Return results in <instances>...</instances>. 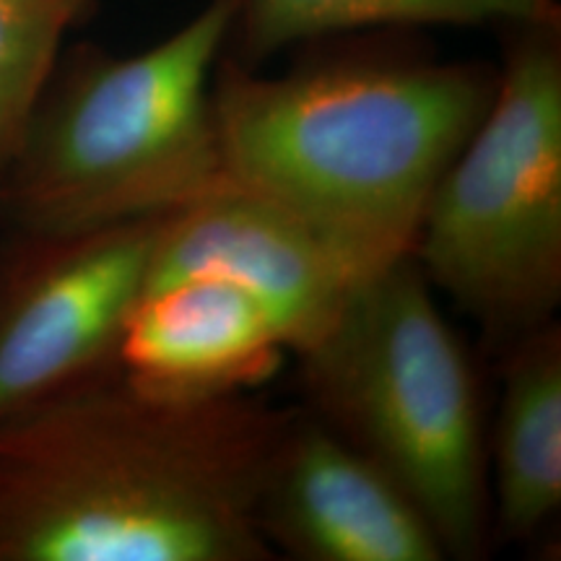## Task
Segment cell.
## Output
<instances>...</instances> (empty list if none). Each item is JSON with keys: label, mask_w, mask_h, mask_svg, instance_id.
<instances>
[{"label": "cell", "mask_w": 561, "mask_h": 561, "mask_svg": "<svg viewBox=\"0 0 561 561\" xmlns=\"http://www.w3.org/2000/svg\"><path fill=\"white\" fill-rule=\"evenodd\" d=\"M405 34L310 42L276 76L224 55L210 87L231 185L286 208L367 271L411 255L434 185L500 76L486 62L442 60Z\"/></svg>", "instance_id": "7a4b0ae2"}, {"label": "cell", "mask_w": 561, "mask_h": 561, "mask_svg": "<svg viewBox=\"0 0 561 561\" xmlns=\"http://www.w3.org/2000/svg\"><path fill=\"white\" fill-rule=\"evenodd\" d=\"M229 32V3L208 0L146 50L62 47L0 170V231L110 227L227 185L210 87Z\"/></svg>", "instance_id": "3957f363"}, {"label": "cell", "mask_w": 561, "mask_h": 561, "mask_svg": "<svg viewBox=\"0 0 561 561\" xmlns=\"http://www.w3.org/2000/svg\"><path fill=\"white\" fill-rule=\"evenodd\" d=\"M164 216L0 231V424L123 369Z\"/></svg>", "instance_id": "8992f818"}, {"label": "cell", "mask_w": 561, "mask_h": 561, "mask_svg": "<svg viewBox=\"0 0 561 561\" xmlns=\"http://www.w3.org/2000/svg\"><path fill=\"white\" fill-rule=\"evenodd\" d=\"M255 525L276 559H447L416 502L301 403L286 411L265 458Z\"/></svg>", "instance_id": "ba28073f"}, {"label": "cell", "mask_w": 561, "mask_h": 561, "mask_svg": "<svg viewBox=\"0 0 561 561\" xmlns=\"http://www.w3.org/2000/svg\"><path fill=\"white\" fill-rule=\"evenodd\" d=\"M100 0H0V170L16 151L68 34Z\"/></svg>", "instance_id": "7c38bea8"}, {"label": "cell", "mask_w": 561, "mask_h": 561, "mask_svg": "<svg viewBox=\"0 0 561 561\" xmlns=\"http://www.w3.org/2000/svg\"><path fill=\"white\" fill-rule=\"evenodd\" d=\"M369 273L286 208L227 182L164 216L144 297L193 278L229 280L261 301L294 356Z\"/></svg>", "instance_id": "52a82bcc"}, {"label": "cell", "mask_w": 561, "mask_h": 561, "mask_svg": "<svg viewBox=\"0 0 561 561\" xmlns=\"http://www.w3.org/2000/svg\"><path fill=\"white\" fill-rule=\"evenodd\" d=\"M231 32L227 58L261 68L273 55L380 30L430 26H515L559 16L557 0H227Z\"/></svg>", "instance_id": "8fae6325"}, {"label": "cell", "mask_w": 561, "mask_h": 561, "mask_svg": "<svg viewBox=\"0 0 561 561\" xmlns=\"http://www.w3.org/2000/svg\"><path fill=\"white\" fill-rule=\"evenodd\" d=\"M294 359L301 405L416 502L447 561L486 557L494 538L479 367L413 255L371 271Z\"/></svg>", "instance_id": "277c9868"}, {"label": "cell", "mask_w": 561, "mask_h": 561, "mask_svg": "<svg viewBox=\"0 0 561 561\" xmlns=\"http://www.w3.org/2000/svg\"><path fill=\"white\" fill-rule=\"evenodd\" d=\"M289 409L104 377L0 424V561H273L255 496Z\"/></svg>", "instance_id": "6da1fadb"}, {"label": "cell", "mask_w": 561, "mask_h": 561, "mask_svg": "<svg viewBox=\"0 0 561 561\" xmlns=\"http://www.w3.org/2000/svg\"><path fill=\"white\" fill-rule=\"evenodd\" d=\"M502 32L494 100L434 185L411 248L491 356L561 307V13Z\"/></svg>", "instance_id": "5b68a950"}, {"label": "cell", "mask_w": 561, "mask_h": 561, "mask_svg": "<svg viewBox=\"0 0 561 561\" xmlns=\"http://www.w3.org/2000/svg\"><path fill=\"white\" fill-rule=\"evenodd\" d=\"M500 398L486 432L491 538L533 543L561 515V322L494 356Z\"/></svg>", "instance_id": "30bf717a"}, {"label": "cell", "mask_w": 561, "mask_h": 561, "mask_svg": "<svg viewBox=\"0 0 561 561\" xmlns=\"http://www.w3.org/2000/svg\"><path fill=\"white\" fill-rule=\"evenodd\" d=\"M286 354L276 322L240 286L193 278L140 297L123 371L174 396H221L268 380Z\"/></svg>", "instance_id": "9c48e42d"}]
</instances>
